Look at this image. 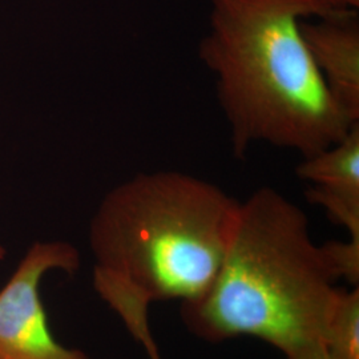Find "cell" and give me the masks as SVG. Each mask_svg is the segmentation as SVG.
Masks as SVG:
<instances>
[{
    "mask_svg": "<svg viewBox=\"0 0 359 359\" xmlns=\"http://www.w3.org/2000/svg\"><path fill=\"white\" fill-rule=\"evenodd\" d=\"M209 4V31L198 57L216 80L236 158L255 144L309 157L358 124L334 99L302 35L305 19L333 15L317 0Z\"/></svg>",
    "mask_w": 359,
    "mask_h": 359,
    "instance_id": "cell-1",
    "label": "cell"
},
{
    "mask_svg": "<svg viewBox=\"0 0 359 359\" xmlns=\"http://www.w3.org/2000/svg\"><path fill=\"white\" fill-rule=\"evenodd\" d=\"M339 278L326 244L311 238L306 213L264 187L240 204L215 281L201 298L182 304L181 318L208 342L248 335L286 357L323 345Z\"/></svg>",
    "mask_w": 359,
    "mask_h": 359,
    "instance_id": "cell-2",
    "label": "cell"
},
{
    "mask_svg": "<svg viewBox=\"0 0 359 359\" xmlns=\"http://www.w3.org/2000/svg\"><path fill=\"white\" fill-rule=\"evenodd\" d=\"M240 204L216 184L179 170L123 181L90 219L95 290L108 305L197 301L226 256Z\"/></svg>",
    "mask_w": 359,
    "mask_h": 359,
    "instance_id": "cell-3",
    "label": "cell"
},
{
    "mask_svg": "<svg viewBox=\"0 0 359 359\" xmlns=\"http://www.w3.org/2000/svg\"><path fill=\"white\" fill-rule=\"evenodd\" d=\"M80 253L65 241H38L0 289V359H92L59 344L52 334L39 286L51 270L74 274Z\"/></svg>",
    "mask_w": 359,
    "mask_h": 359,
    "instance_id": "cell-4",
    "label": "cell"
},
{
    "mask_svg": "<svg viewBox=\"0 0 359 359\" xmlns=\"http://www.w3.org/2000/svg\"><path fill=\"white\" fill-rule=\"evenodd\" d=\"M295 173L310 185L309 203L323 208L348 240L359 243V123L339 142L302 157Z\"/></svg>",
    "mask_w": 359,
    "mask_h": 359,
    "instance_id": "cell-5",
    "label": "cell"
},
{
    "mask_svg": "<svg viewBox=\"0 0 359 359\" xmlns=\"http://www.w3.org/2000/svg\"><path fill=\"white\" fill-rule=\"evenodd\" d=\"M302 35L316 67L334 99L359 121L358 11L322 16L302 25Z\"/></svg>",
    "mask_w": 359,
    "mask_h": 359,
    "instance_id": "cell-6",
    "label": "cell"
},
{
    "mask_svg": "<svg viewBox=\"0 0 359 359\" xmlns=\"http://www.w3.org/2000/svg\"><path fill=\"white\" fill-rule=\"evenodd\" d=\"M323 347L332 359H359V287L339 290L327 322Z\"/></svg>",
    "mask_w": 359,
    "mask_h": 359,
    "instance_id": "cell-7",
    "label": "cell"
},
{
    "mask_svg": "<svg viewBox=\"0 0 359 359\" xmlns=\"http://www.w3.org/2000/svg\"><path fill=\"white\" fill-rule=\"evenodd\" d=\"M330 13L358 11L359 0H317Z\"/></svg>",
    "mask_w": 359,
    "mask_h": 359,
    "instance_id": "cell-8",
    "label": "cell"
},
{
    "mask_svg": "<svg viewBox=\"0 0 359 359\" xmlns=\"http://www.w3.org/2000/svg\"><path fill=\"white\" fill-rule=\"evenodd\" d=\"M286 359H332V357L327 354L323 345H317L289 354Z\"/></svg>",
    "mask_w": 359,
    "mask_h": 359,
    "instance_id": "cell-9",
    "label": "cell"
},
{
    "mask_svg": "<svg viewBox=\"0 0 359 359\" xmlns=\"http://www.w3.org/2000/svg\"><path fill=\"white\" fill-rule=\"evenodd\" d=\"M148 357H149V359H161V355H160V353H158V351H154V353H151Z\"/></svg>",
    "mask_w": 359,
    "mask_h": 359,
    "instance_id": "cell-10",
    "label": "cell"
},
{
    "mask_svg": "<svg viewBox=\"0 0 359 359\" xmlns=\"http://www.w3.org/2000/svg\"><path fill=\"white\" fill-rule=\"evenodd\" d=\"M7 255V252H6V249L0 245V261H3L4 259V257Z\"/></svg>",
    "mask_w": 359,
    "mask_h": 359,
    "instance_id": "cell-11",
    "label": "cell"
}]
</instances>
